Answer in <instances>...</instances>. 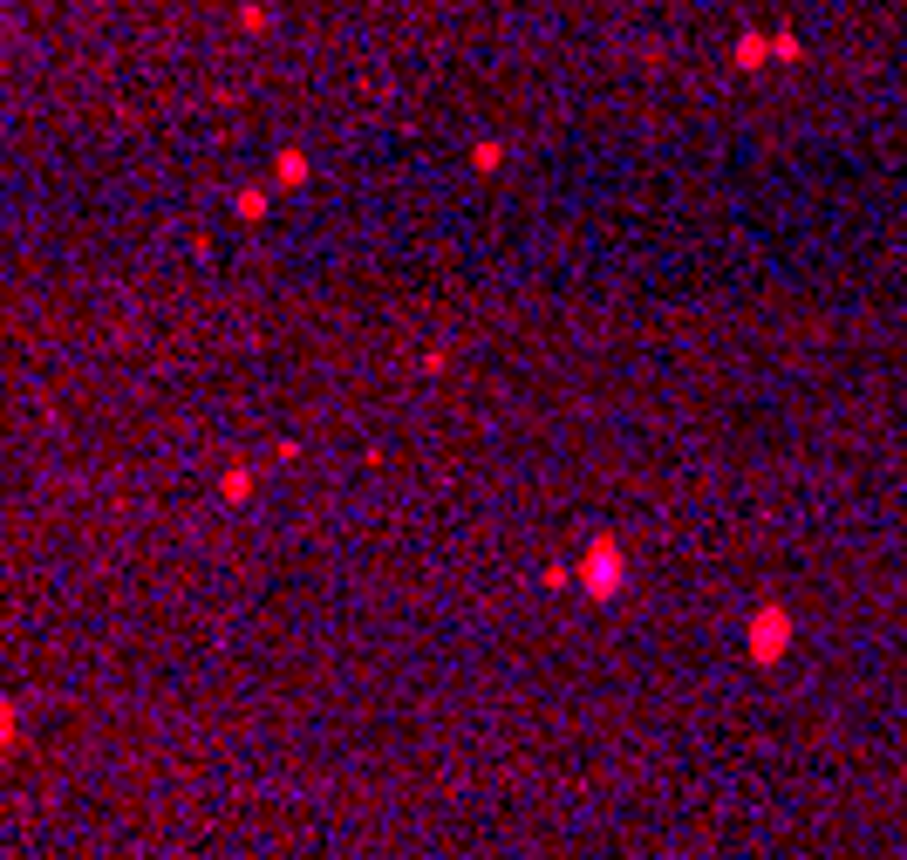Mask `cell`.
Instances as JSON below:
<instances>
[{
	"label": "cell",
	"instance_id": "cell-1",
	"mask_svg": "<svg viewBox=\"0 0 907 860\" xmlns=\"http://www.w3.org/2000/svg\"><path fill=\"white\" fill-rule=\"evenodd\" d=\"M0 738H7V704H0Z\"/></svg>",
	"mask_w": 907,
	"mask_h": 860
}]
</instances>
